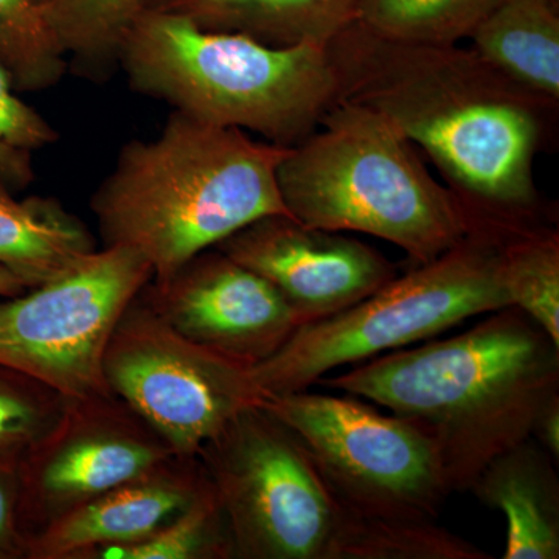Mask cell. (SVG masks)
<instances>
[{
	"label": "cell",
	"instance_id": "6",
	"mask_svg": "<svg viewBox=\"0 0 559 559\" xmlns=\"http://www.w3.org/2000/svg\"><path fill=\"white\" fill-rule=\"evenodd\" d=\"M500 240L496 231L471 230L437 259L415 264L347 310L299 326L270 359L250 367V377L264 399L304 392L337 367L511 307L500 275Z\"/></svg>",
	"mask_w": 559,
	"mask_h": 559
},
{
	"label": "cell",
	"instance_id": "11",
	"mask_svg": "<svg viewBox=\"0 0 559 559\" xmlns=\"http://www.w3.org/2000/svg\"><path fill=\"white\" fill-rule=\"evenodd\" d=\"M176 457L148 423L116 395L68 400L53 428L20 466V521L28 539L70 510Z\"/></svg>",
	"mask_w": 559,
	"mask_h": 559
},
{
	"label": "cell",
	"instance_id": "21",
	"mask_svg": "<svg viewBox=\"0 0 559 559\" xmlns=\"http://www.w3.org/2000/svg\"><path fill=\"white\" fill-rule=\"evenodd\" d=\"M498 0H358L355 22L404 44L455 46L471 36Z\"/></svg>",
	"mask_w": 559,
	"mask_h": 559
},
{
	"label": "cell",
	"instance_id": "8",
	"mask_svg": "<svg viewBox=\"0 0 559 559\" xmlns=\"http://www.w3.org/2000/svg\"><path fill=\"white\" fill-rule=\"evenodd\" d=\"M310 455L345 509L436 520L451 495L439 457L415 426L347 396L304 392L264 399Z\"/></svg>",
	"mask_w": 559,
	"mask_h": 559
},
{
	"label": "cell",
	"instance_id": "28",
	"mask_svg": "<svg viewBox=\"0 0 559 559\" xmlns=\"http://www.w3.org/2000/svg\"><path fill=\"white\" fill-rule=\"evenodd\" d=\"M532 439L557 462L559 457V395L547 401L533 425Z\"/></svg>",
	"mask_w": 559,
	"mask_h": 559
},
{
	"label": "cell",
	"instance_id": "9",
	"mask_svg": "<svg viewBox=\"0 0 559 559\" xmlns=\"http://www.w3.org/2000/svg\"><path fill=\"white\" fill-rule=\"evenodd\" d=\"M153 280L130 248H103L72 270L0 299V364L68 400L109 395L103 360L117 323Z\"/></svg>",
	"mask_w": 559,
	"mask_h": 559
},
{
	"label": "cell",
	"instance_id": "3",
	"mask_svg": "<svg viewBox=\"0 0 559 559\" xmlns=\"http://www.w3.org/2000/svg\"><path fill=\"white\" fill-rule=\"evenodd\" d=\"M288 150L175 110L156 139L121 148L95 191L103 248L135 250L164 280L253 221L289 215L277 182Z\"/></svg>",
	"mask_w": 559,
	"mask_h": 559
},
{
	"label": "cell",
	"instance_id": "1",
	"mask_svg": "<svg viewBox=\"0 0 559 559\" xmlns=\"http://www.w3.org/2000/svg\"><path fill=\"white\" fill-rule=\"evenodd\" d=\"M337 102L384 117L457 189L477 227L538 226L533 160L543 109L525 91L457 46L381 38L353 21L329 47Z\"/></svg>",
	"mask_w": 559,
	"mask_h": 559
},
{
	"label": "cell",
	"instance_id": "23",
	"mask_svg": "<svg viewBox=\"0 0 559 559\" xmlns=\"http://www.w3.org/2000/svg\"><path fill=\"white\" fill-rule=\"evenodd\" d=\"M86 559H234V547L207 477L198 498L159 532L139 543L92 551Z\"/></svg>",
	"mask_w": 559,
	"mask_h": 559
},
{
	"label": "cell",
	"instance_id": "29",
	"mask_svg": "<svg viewBox=\"0 0 559 559\" xmlns=\"http://www.w3.org/2000/svg\"><path fill=\"white\" fill-rule=\"evenodd\" d=\"M27 289V285L16 274L0 264V299L20 296Z\"/></svg>",
	"mask_w": 559,
	"mask_h": 559
},
{
	"label": "cell",
	"instance_id": "10",
	"mask_svg": "<svg viewBox=\"0 0 559 559\" xmlns=\"http://www.w3.org/2000/svg\"><path fill=\"white\" fill-rule=\"evenodd\" d=\"M103 371L110 393L180 459H197L235 415L264 400L248 367L187 340L139 296L110 336Z\"/></svg>",
	"mask_w": 559,
	"mask_h": 559
},
{
	"label": "cell",
	"instance_id": "22",
	"mask_svg": "<svg viewBox=\"0 0 559 559\" xmlns=\"http://www.w3.org/2000/svg\"><path fill=\"white\" fill-rule=\"evenodd\" d=\"M143 0H47L40 14L60 49L84 64L119 61L121 40Z\"/></svg>",
	"mask_w": 559,
	"mask_h": 559
},
{
	"label": "cell",
	"instance_id": "17",
	"mask_svg": "<svg viewBox=\"0 0 559 559\" xmlns=\"http://www.w3.org/2000/svg\"><path fill=\"white\" fill-rule=\"evenodd\" d=\"M554 0H498L474 28V51L525 91L559 100V16Z\"/></svg>",
	"mask_w": 559,
	"mask_h": 559
},
{
	"label": "cell",
	"instance_id": "2",
	"mask_svg": "<svg viewBox=\"0 0 559 559\" xmlns=\"http://www.w3.org/2000/svg\"><path fill=\"white\" fill-rule=\"evenodd\" d=\"M325 388L369 400L430 441L452 492H469L502 452L532 437L559 395V345L514 307L418 348L377 356Z\"/></svg>",
	"mask_w": 559,
	"mask_h": 559
},
{
	"label": "cell",
	"instance_id": "24",
	"mask_svg": "<svg viewBox=\"0 0 559 559\" xmlns=\"http://www.w3.org/2000/svg\"><path fill=\"white\" fill-rule=\"evenodd\" d=\"M0 62L20 91L47 90L66 72L64 51L35 0H0Z\"/></svg>",
	"mask_w": 559,
	"mask_h": 559
},
{
	"label": "cell",
	"instance_id": "30",
	"mask_svg": "<svg viewBox=\"0 0 559 559\" xmlns=\"http://www.w3.org/2000/svg\"><path fill=\"white\" fill-rule=\"evenodd\" d=\"M35 2L38 3V5H40V3L47 2V0H35Z\"/></svg>",
	"mask_w": 559,
	"mask_h": 559
},
{
	"label": "cell",
	"instance_id": "31",
	"mask_svg": "<svg viewBox=\"0 0 559 559\" xmlns=\"http://www.w3.org/2000/svg\"><path fill=\"white\" fill-rule=\"evenodd\" d=\"M555 3H558V0H554Z\"/></svg>",
	"mask_w": 559,
	"mask_h": 559
},
{
	"label": "cell",
	"instance_id": "19",
	"mask_svg": "<svg viewBox=\"0 0 559 559\" xmlns=\"http://www.w3.org/2000/svg\"><path fill=\"white\" fill-rule=\"evenodd\" d=\"M334 500V499H333ZM336 524L326 559H491L436 520L378 516L334 500Z\"/></svg>",
	"mask_w": 559,
	"mask_h": 559
},
{
	"label": "cell",
	"instance_id": "26",
	"mask_svg": "<svg viewBox=\"0 0 559 559\" xmlns=\"http://www.w3.org/2000/svg\"><path fill=\"white\" fill-rule=\"evenodd\" d=\"M53 128L13 92L0 62V182L11 191L27 189L35 179L33 154L57 142Z\"/></svg>",
	"mask_w": 559,
	"mask_h": 559
},
{
	"label": "cell",
	"instance_id": "4",
	"mask_svg": "<svg viewBox=\"0 0 559 559\" xmlns=\"http://www.w3.org/2000/svg\"><path fill=\"white\" fill-rule=\"evenodd\" d=\"M119 62L140 94L283 148L318 130L337 103L336 73L323 47H271L162 11H140L121 40Z\"/></svg>",
	"mask_w": 559,
	"mask_h": 559
},
{
	"label": "cell",
	"instance_id": "14",
	"mask_svg": "<svg viewBox=\"0 0 559 559\" xmlns=\"http://www.w3.org/2000/svg\"><path fill=\"white\" fill-rule=\"evenodd\" d=\"M207 484L200 460L173 457L145 476L70 510L28 539L27 559H86L159 532Z\"/></svg>",
	"mask_w": 559,
	"mask_h": 559
},
{
	"label": "cell",
	"instance_id": "27",
	"mask_svg": "<svg viewBox=\"0 0 559 559\" xmlns=\"http://www.w3.org/2000/svg\"><path fill=\"white\" fill-rule=\"evenodd\" d=\"M20 462L0 457V559H27L20 521Z\"/></svg>",
	"mask_w": 559,
	"mask_h": 559
},
{
	"label": "cell",
	"instance_id": "20",
	"mask_svg": "<svg viewBox=\"0 0 559 559\" xmlns=\"http://www.w3.org/2000/svg\"><path fill=\"white\" fill-rule=\"evenodd\" d=\"M500 275L511 307L559 345V237L539 224L502 235Z\"/></svg>",
	"mask_w": 559,
	"mask_h": 559
},
{
	"label": "cell",
	"instance_id": "15",
	"mask_svg": "<svg viewBox=\"0 0 559 559\" xmlns=\"http://www.w3.org/2000/svg\"><path fill=\"white\" fill-rule=\"evenodd\" d=\"M469 492L506 514L503 559L559 558L558 473L532 437L489 462Z\"/></svg>",
	"mask_w": 559,
	"mask_h": 559
},
{
	"label": "cell",
	"instance_id": "16",
	"mask_svg": "<svg viewBox=\"0 0 559 559\" xmlns=\"http://www.w3.org/2000/svg\"><path fill=\"white\" fill-rule=\"evenodd\" d=\"M358 0H143L142 10L186 17L204 31L238 33L271 47L326 49L355 21Z\"/></svg>",
	"mask_w": 559,
	"mask_h": 559
},
{
	"label": "cell",
	"instance_id": "12",
	"mask_svg": "<svg viewBox=\"0 0 559 559\" xmlns=\"http://www.w3.org/2000/svg\"><path fill=\"white\" fill-rule=\"evenodd\" d=\"M139 297L187 340L248 369L270 359L300 326L266 278L216 248L167 278L151 280Z\"/></svg>",
	"mask_w": 559,
	"mask_h": 559
},
{
	"label": "cell",
	"instance_id": "13",
	"mask_svg": "<svg viewBox=\"0 0 559 559\" xmlns=\"http://www.w3.org/2000/svg\"><path fill=\"white\" fill-rule=\"evenodd\" d=\"M215 248L266 278L300 326L347 310L396 277L378 250L289 215L263 216Z\"/></svg>",
	"mask_w": 559,
	"mask_h": 559
},
{
	"label": "cell",
	"instance_id": "18",
	"mask_svg": "<svg viewBox=\"0 0 559 559\" xmlns=\"http://www.w3.org/2000/svg\"><path fill=\"white\" fill-rule=\"evenodd\" d=\"M79 216L51 198L20 201L0 182V264L36 288L97 250Z\"/></svg>",
	"mask_w": 559,
	"mask_h": 559
},
{
	"label": "cell",
	"instance_id": "25",
	"mask_svg": "<svg viewBox=\"0 0 559 559\" xmlns=\"http://www.w3.org/2000/svg\"><path fill=\"white\" fill-rule=\"evenodd\" d=\"M66 403L43 382L0 364V457L21 462L53 428Z\"/></svg>",
	"mask_w": 559,
	"mask_h": 559
},
{
	"label": "cell",
	"instance_id": "7",
	"mask_svg": "<svg viewBox=\"0 0 559 559\" xmlns=\"http://www.w3.org/2000/svg\"><path fill=\"white\" fill-rule=\"evenodd\" d=\"M198 460L226 516L234 559H326L333 496L297 437L261 404L235 415Z\"/></svg>",
	"mask_w": 559,
	"mask_h": 559
},
{
	"label": "cell",
	"instance_id": "5",
	"mask_svg": "<svg viewBox=\"0 0 559 559\" xmlns=\"http://www.w3.org/2000/svg\"><path fill=\"white\" fill-rule=\"evenodd\" d=\"M277 182L294 219L359 231L428 263L474 229L465 202L429 175L409 140L373 110L337 102L290 146Z\"/></svg>",
	"mask_w": 559,
	"mask_h": 559
}]
</instances>
